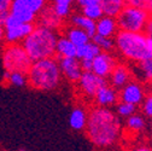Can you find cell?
I'll use <instances>...</instances> for the list:
<instances>
[{
    "label": "cell",
    "instance_id": "cell-17",
    "mask_svg": "<svg viewBox=\"0 0 152 151\" xmlns=\"http://www.w3.org/2000/svg\"><path fill=\"white\" fill-rule=\"evenodd\" d=\"M70 24L83 29L91 37L96 34V21L86 17L83 13H74L70 16Z\"/></svg>",
    "mask_w": 152,
    "mask_h": 151
},
{
    "label": "cell",
    "instance_id": "cell-12",
    "mask_svg": "<svg viewBox=\"0 0 152 151\" xmlns=\"http://www.w3.org/2000/svg\"><path fill=\"white\" fill-rule=\"evenodd\" d=\"M9 13L13 16L16 20L21 22H27V23H34L35 18L37 17L35 12L30 10V7L26 4L24 0H12Z\"/></svg>",
    "mask_w": 152,
    "mask_h": 151
},
{
    "label": "cell",
    "instance_id": "cell-31",
    "mask_svg": "<svg viewBox=\"0 0 152 151\" xmlns=\"http://www.w3.org/2000/svg\"><path fill=\"white\" fill-rule=\"evenodd\" d=\"M126 4L145 9L148 13H152V0H126Z\"/></svg>",
    "mask_w": 152,
    "mask_h": 151
},
{
    "label": "cell",
    "instance_id": "cell-16",
    "mask_svg": "<svg viewBox=\"0 0 152 151\" xmlns=\"http://www.w3.org/2000/svg\"><path fill=\"white\" fill-rule=\"evenodd\" d=\"M37 16H39V24L46 28L57 30L63 26V20L58 15H56V12L50 5H46Z\"/></svg>",
    "mask_w": 152,
    "mask_h": 151
},
{
    "label": "cell",
    "instance_id": "cell-7",
    "mask_svg": "<svg viewBox=\"0 0 152 151\" xmlns=\"http://www.w3.org/2000/svg\"><path fill=\"white\" fill-rule=\"evenodd\" d=\"M4 28H5L4 41H6V44H21L33 30L34 23L21 22L9 13L4 21Z\"/></svg>",
    "mask_w": 152,
    "mask_h": 151
},
{
    "label": "cell",
    "instance_id": "cell-24",
    "mask_svg": "<svg viewBox=\"0 0 152 151\" xmlns=\"http://www.w3.org/2000/svg\"><path fill=\"white\" fill-rule=\"evenodd\" d=\"M97 1L99 3L104 15L113 17H116V15L126 5V0H97Z\"/></svg>",
    "mask_w": 152,
    "mask_h": 151
},
{
    "label": "cell",
    "instance_id": "cell-8",
    "mask_svg": "<svg viewBox=\"0 0 152 151\" xmlns=\"http://www.w3.org/2000/svg\"><path fill=\"white\" fill-rule=\"evenodd\" d=\"M76 84L79 85V89L83 97L93 99L98 89L102 86L106 85L107 82H106V79L94 74L92 70H83L79 81Z\"/></svg>",
    "mask_w": 152,
    "mask_h": 151
},
{
    "label": "cell",
    "instance_id": "cell-1",
    "mask_svg": "<svg viewBox=\"0 0 152 151\" xmlns=\"http://www.w3.org/2000/svg\"><path fill=\"white\" fill-rule=\"evenodd\" d=\"M121 117L109 108L97 106L88 112L86 133L97 147H110L117 144L122 136Z\"/></svg>",
    "mask_w": 152,
    "mask_h": 151
},
{
    "label": "cell",
    "instance_id": "cell-34",
    "mask_svg": "<svg viewBox=\"0 0 152 151\" xmlns=\"http://www.w3.org/2000/svg\"><path fill=\"white\" fill-rule=\"evenodd\" d=\"M11 1H12V0H0V11H6V12H9Z\"/></svg>",
    "mask_w": 152,
    "mask_h": 151
},
{
    "label": "cell",
    "instance_id": "cell-4",
    "mask_svg": "<svg viewBox=\"0 0 152 151\" xmlns=\"http://www.w3.org/2000/svg\"><path fill=\"white\" fill-rule=\"evenodd\" d=\"M115 39V47L121 53L123 58L139 63L148 57H152V54L147 46V35L144 32H126L118 30Z\"/></svg>",
    "mask_w": 152,
    "mask_h": 151
},
{
    "label": "cell",
    "instance_id": "cell-32",
    "mask_svg": "<svg viewBox=\"0 0 152 151\" xmlns=\"http://www.w3.org/2000/svg\"><path fill=\"white\" fill-rule=\"evenodd\" d=\"M141 105H142V112L144 115L152 119V93L147 94L145 96L144 100L141 102Z\"/></svg>",
    "mask_w": 152,
    "mask_h": 151
},
{
    "label": "cell",
    "instance_id": "cell-25",
    "mask_svg": "<svg viewBox=\"0 0 152 151\" xmlns=\"http://www.w3.org/2000/svg\"><path fill=\"white\" fill-rule=\"evenodd\" d=\"M126 127L128 130L133 132V133H139V132L144 130L146 127V120L142 115L139 114H133L130 116L127 117V122H126Z\"/></svg>",
    "mask_w": 152,
    "mask_h": 151
},
{
    "label": "cell",
    "instance_id": "cell-22",
    "mask_svg": "<svg viewBox=\"0 0 152 151\" xmlns=\"http://www.w3.org/2000/svg\"><path fill=\"white\" fill-rule=\"evenodd\" d=\"M65 36L68 37V39L77 47L80 45H83L86 44L87 41L91 40V36L81 28H77V27H75V26H71L66 29L65 32Z\"/></svg>",
    "mask_w": 152,
    "mask_h": 151
},
{
    "label": "cell",
    "instance_id": "cell-35",
    "mask_svg": "<svg viewBox=\"0 0 152 151\" xmlns=\"http://www.w3.org/2000/svg\"><path fill=\"white\" fill-rule=\"evenodd\" d=\"M82 70H91L92 69V59H80Z\"/></svg>",
    "mask_w": 152,
    "mask_h": 151
},
{
    "label": "cell",
    "instance_id": "cell-10",
    "mask_svg": "<svg viewBox=\"0 0 152 151\" xmlns=\"http://www.w3.org/2000/svg\"><path fill=\"white\" fill-rule=\"evenodd\" d=\"M115 65H116L115 57H113L110 52L100 51V53H98L96 57L92 59V69L91 70L94 74L99 75V76L107 79Z\"/></svg>",
    "mask_w": 152,
    "mask_h": 151
},
{
    "label": "cell",
    "instance_id": "cell-9",
    "mask_svg": "<svg viewBox=\"0 0 152 151\" xmlns=\"http://www.w3.org/2000/svg\"><path fill=\"white\" fill-rule=\"evenodd\" d=\"M145 89L141 84L137 81H129L127 82L123 87L120 88L118 93V98L122 102H127L134 105H140L141 102L145 98Z\"/></svg>",
    "mask_w": 152,
    "mask_h": 151
},
{
    "label": "cell",
    "instance_id": "cell-5",
    "mask_svg": "<svg viewBox=\"0 0 152 151\" xmlns=\"http://www.w3.org/2000/svg\"><path fill=\"white\" fill-rule=\"evenodd\" d=\"M151 13L145 9L126 4L116 15L118 30L126 32H144Z\"/></svg>",
    "mask_w": 152,
    "mask_h": 151
},
{
    "label": "cell",
    "instance_id": "cell-27",
    "mask_svg": "<svg viewBox=\"0 0 152 151\" xmlns=\"http://www.w3.org/2000/svg\"><path fill=\"white\" fill-rule=\"evenodd\" d=\"M91 39L98 45V47L102 51L105 52H111L115 48V41H113V37H107V36H102L98 34H94Z\"/></svg>",
    "mask_w": 152,
    "mask_h": 151
},
{
    "label": "cell",
    "instance_id": "cell-37",
    "mask_svg": "<svg viewBox=\"0 0 152 151\" xmlns=\"http://www.w3.org/2000/svg\"><path fill=\"white\" fill-rule=\"evenodd\" d=\"M5 37V28H4V23L0 22V43L4 41Z\"/></svg>",
    "mask_w": 152,
    "mask_h": 151
},
{
    "label": "cell",
    "instance_id": "cell-20",
    "mask_svg": "<svg viewBox=\"0 0 152 151\" xmlns=\"http://www.w3.org/2000/svg\"><path fill=\"white\" fill-rule=\"evenodd\" d=\"M100 48L92 39L83 45L76 47V58L79 59H93L98 53H100Z\"/></svg>",
    "mask_w": 152,
    "mask_h": 151
},
{
    "label": "cell",
    "instance_id": "cell-13",
    "mask_svg": "<svg viewBox=\"0 0 152 151\" xmlns=\"http://www.w3.org/2000/svg\"><path fill=\"white\" fill-rule=\"evenodd\" d=\"M94 102L98 106H104V108H110L115 105L118 100V93L115 87L109 86L107 84L102 86L98 92L94 96Z\"/></svg>",
    "mask_w": 152,
    "mask_h": 151
},
{
    "label": "cell",
    "instance_id": "cell-2",
    "mask_svg": "<svg viewBox=\"0 0 152 151\" xmlns=\"http://www.w3.org/2000/svg\"><path fill=\"white\" fill-rule=\"evenodd\" d=\"M62 71L59 63L54 57L33 61L28 71V85L37 91H53L62 82Z\"/></svg>",
    "mask_w": 152,
    "mask_h": 151
},
{
    "label": "cell",
    "instance_id": "cell-26",
    "mask_svg": "<svg viewBox=\"0 0 152 151\" xmlns=\"http://www.w3.org/2000/svg\"><path fill=\"white\" fill-rule=\"evenodd\" d=\"M81 11H82L81 13H83L86 17L91 18V20H93V21L99 20V18L104 15L103 13V10H102V7H100V5H99L98 1H93L91 4H87V5L82 6L81 7Z\"/></svg>",
    "mask_w": 152,
    "mask_h": 151
},
{
    "label": "cell",
    "instance_id": "cell-38",
    "mask_svg": "<svg viewBox=\"0 0 152 151\" xmlns=\"http://www.w3.org/2000/svg\"><path fill=\"white\" fill-rule=\"evenodd\" d=\"M7 15H9V12H6V11H0V22L4 23L5 18L7 17Z\"/></svg>",
    "mask_w": 152,
    "mask_h": 151
},
{
    "label": "cell",
    "instance_id": "cell-15",
    "mask_svg": "<svg viewBox=\"0 0 152 151\" xmlns=\"http://www.w3.org/2000/svg\"><path fill=\"white\" fill-rule=\"evenodd\" d=\"M109 78H110V82H111L112 87H115L116 89H120L127 82L130 81L132 73H130V70H129V68L127 65L116 64L115 67H113L112 71L110 73Z\"/></svg>",
    "mask_w": 152,
    "mask_h": 151
},
{
    "label": "cell",
    "instance_id": "cell-39",
    "mask_svg": "<svg viewBox=\"0 0 152 151\" xmlns=\"http://www.w3.org/2000/svg\"><path fill=\"white\" fill-rule=\"evenodd\" d=\"M150 137H151V140H152V125L150 127Z\"/></svg>",
    "mask_w": 152,
    "mask_h": 151
},
{
    "label": "cell",
    "instance_id": "cell-28",
    "mask_svg": "<svg viewBox=\"0 0 152 151\" xmlns=\"http://www.w3.org/2000/svg\"><path fill=\"white\" fill-rule=\"evenodd\" d=\"M137 109H138L137 105L121 100V102L117 104V106H116V114H117L120 117H126V119H127L128 116L135 114Z\"/></svg>",
    "mask_w": 152,
    "mask_h": 151
},
{
    "label": "cell",
    "instance_id": "cell-18",
    "mask_svg": "<svg viewBox=\"0 0 152 151\" xmlns=\"http://www.w3.org/2000/svg\"><path fill=\"white\" fill-rule=\"evenodd\" d=\"M58 58L63 57H76V46L68 39L65 35L58 36V40L56 44V53Z\"/></svg>",
    "mask_w": 152,
    "mask_h": 151
},
{
    "label": "cell",
    "instance_id": "cell-11",
    "mask_svg": "<svg viewBox=\"0 0 152 151\" xmlns=\"http://www.w3.org/2000/svg\"><path fill=\"white\" fill-rule=\"evenodd\" d=\"M59 68L62 71V76L65 78L69 82L76 84L79 81L81 74H82V67L81 62L76 57H63L58 59Z\"/></svg>",
    "mask_w": 152,
    "mask_h": 151
},
{
    "label": "cell",
    "instance_id": "cell-19",
    "mask_svg": "<svg viewBox=\"0 0 152 151\" xmlns=\"http://www.w3.org/2000/svg\"><path fill=\"white\" fill-rule=\"evenodd\" d=\"M88 112L83 108H75L70 112L69 125L74 130H83L87 125Z\"/></svg>",
    "mask_w": 152,
    "mask_h": 151
},
{
    "label": "cell",
    "instance_id": "cell-3",
    "mask_svg": "<svg viewBox=\"0 0 152 151\" xmlns=\"http://www.w3.org/2000/svg\"><path fill=\"white\" fill-rule=\"evenodd\" d=\"M57 30L46 28L44 26H34L29 35L22 41V46L33 61L54 57L56 44L58 40Z\"/></svg>",
    "mask_w": 152,
    "mask_h": 151
},
{
    "label": "cell",
    "instance_id": "cell-30",
    "mask_svg": "<svg viewBox=\"0 0 152 151\" xmlns=\"http://www.w3.org/2000/svg\"><path fill=\"white\" fill-rule=\"evenodd\" d=\"M24 1L30 7V10L33 12H35L36 16H37V15H39V12L47 5L48 0H24Z\"/></svg>",
    "mask_w": 152,
    "mask_h": 151
},
{
    "label": "cell",
    "instance_id": "cell-23",
    "mask_svg": "<svg viewBox=\"0 0 152 151\" xmlns=\"http://www.w3.org/2000/svg\"><path fill=\"white\" fill-rule=\"evenodd\" d=\"M4 82L6 85H10V86H16V87H23L28 84V80H27V73L24 71H18V70H15V71H6L4 73Z\"/></svg>",
    "mask_w": 152,
    "mask_h": 151
},
{
    "label": "cell",
    "instance_id": "cell-6",
    "mask_svg": "<svg viewBox=\"0 0 152 151\" xmlns=\"http://www.w3.org/2000/svg\"><path fill=\"white\" fill-rule=\"evenodd\" d=\"M1 62L6 71L27 73L31 64V59L21 44H7L1 54Z\"/></svg>",
    "mask_w": 152,
    "mask_h": 151
},
{
    "label": "cell",
    "instance_id": "cell-29",
    "mask_svg": "<svg viewBox=\"0 0 152 151\" xmlns=\"http://www.w3.org/2000/svg\"><path fill=\"white\" fill-rule=\"evenodd\" d=\"M138 68L141 73V78L147 81L152 80V57H148L138 63Z\"/></svg>",
    "mask_w": 152,
    "mask_h": 151
},
{
    "label": "cell",
    "instance_id": "cell-14",
    "mask_svg": "<svg viewBox=\"0 0 152 151\" xmlns=\"http://www.w3.org/2000/svg\"><path fill=\"white\" fill-rule=\"evenodd\" d=\"M118 32V26L116 17L103 15L99 20L96 21V34L107 37H113Z\"/></svg>",
    "mask_w": 152,
    "mask_h": 151
},
{
    "label": "cell",
    "instance_id": "cell-33",
    "mask_svg": "<svg viewBox=\"0 0 152 151\" xmlns=\"http://www.w3.org/2000/svg\"><path fill=\"white\" fill-rule=\"evenodd\" d=\"M144 32H145V34H146L148 37H151V39H152V16H151V15H150L148 20H147V23H146V26H145Z\"/></svg>",
    "mask_w": 152,
    "mask_h": 151
},
{
    "label": "cell",
    "instance_id": "cell-21",
    "mask_svg": "<svg viewBox=\"0 0 152 151\" xmlns=\"http://www.w3.org/2000/svg\"><path fill=\"white\" fill-rule=\"evenodd\" d=\"M48 1L56 15H58L62 20H64L71 15L75 0H48Z\"/></svg>",
    "mask_w": 152,
    "mask_h": 151
},
{
    "label": "cell",
    "instance_id": "cell-36",
    "mask_svg": "<svg viewBox=\"0 0 152 151\" xmlns=\"http://www.w3.org/2000/svg\"><path fill=\"white\" fill-rule=\"evenodd\" d=\"M93 1H97V0H75V3L77 4L80 7H82V6L87 5V4H91V3H93Z\"/></svg>",
    "mask_w": 152,
    "mask_h": 151
}]
</instances>
